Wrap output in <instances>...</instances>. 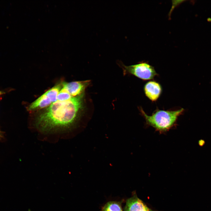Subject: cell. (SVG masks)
Wrapping results in <instances>:
<instances>
[{
	"instance_id": "6da1fadb",
	"label": "cell",
	"mask_w": 211,
	"mask_h": 211,
	"mask_svg": "<svg viewBox=\"0 0 211 211\" xmlns=\"http://www.w3.org/2000/svg\"><path fill=\"white\" fill-rule=\"evenodd\" d=\"M85 108V93L73 96L59 91L55 101L37 117V128L43 132L71 127Z\"/></svg>"
},
{
	"instance_id": "7a4b0ae2",
	"label": "cell",
	"mask_w": 211,
	"mask_h": 211,
	"mask_svg": "<svg viewBox=\"0 0 211 211\" xmlns=\"http://www.w3.org/2000/svg\"><path fill=\"white\" fill-rule=\"evenodd\" d=\"M140 110L146 124L153 127L160 133H163L176 125L178 117L182 114L184 109L181 108L175 110H157L151 115L146 114L141 108Z\"/></svg>"
},
{
	"instance_id": "3957f363",
	"label": "cell",
	"mask_w": 211,
	"mask_h": 211,
	"mask_svg": "<svg viewBox=\"0 0 211 211\" xmlns=\"http://www.w3.org/2000/svg\"><path fill=\"white\" fill-rule=\"evenodd\" d=\"M124 73H128L144 80L153 79L157 74L154 68L146 62L126 66L122 65Z\"/></svg>"
},
{
	"instance_id": "277c9868",
	"label": "cell",
	"mask_w": 211,
	"mask_h": 211,
	"mask_svg": "<svg viewBox=\"0 0 211 211\" xmlns=\"http://www.w3.org/2000/svg\"><path fill=\"white\" fill-rule=\"evenodd\" d=\"M61 82L47 90L31 103L28 109L33 111L45 108L56 100L61 86Z\"/></svg>"
},
{
	"instance_id": "5b68a950",
	"label": "cell",
	"mask_w": 211,
	"mask_h": 211,
	"mask_svg": "<svg viewBox=\"0 0 211 211\" xmlns=\"http://www.w3.org/2000/svg\"><path fill=\"white\" fill-rule=\"evenodd\" d=\"M124 211H157L149 208L137 197L135 191L132 193L131 197L127 199Z\"/></svg>"
},
{
	"instance_id": "8992f818",
	"label": "cell",
	"mask_w": 211,
	"mask_h": 211,
	"mask_svg": "<svg viewBox=\"0 0 211 211\" xmlns=\"http://www.w3.org/2000/svg\"><path fill=\"white\" fill-rule=\"evenodd\" d=\"M144 90L146 96L152 101H155L161 93V88L158 83L151 81L146 84Z\"/></svg>"
},
{
	"instance_id": "52a82bcc",
	"label": "cell",
	"mask_w": 211,
	"mask_h": 211,
	"mask_svg": "<svg viewBox=\"0 0 211 211\" xmlns=\"http://www.w3.org/2000/svg\"><path fill=\"white\" fill-rule=\"evenodd\" d=\"M122 200L110 201L107 202L102 208V211H123L122 204Z\"/></svg>"
},
{
	"instance_id": "ba28073f",
	"label": "cell",
	"mask_w": 211,
	"mask_h": 211,
	"mask_svg": "<svg viewBox=\"0 0 211 211\" xmlns=\"http://www.w3.org/2000/svg\"><path fill=\"white\" fill-rule=\"evenodd\" d=\"M205 143V141L203 139L200 140L198 142L199 145L200 146H203L204 145Z\"/></svg>"
},
{
	"instance_id": "9c48e42d",
	"label": "cell",
	"mask_w": 211,
	"mask_h": 211,
	"mask_svg": "<svg viewBox=\"0 0 211 211\" xmlns=\"http://www.w3.org/2000/svg\"><path fill=\"white\" fill-rule=\"evenodd\" d=\"M2 135V134H1V132L0 131V139H1V138L2 137V135Z\"/></svg>"
},
{
	"instance_id": "30bf717a",
	"label": "cell",
	"mask_w": 211,
	"mask_h": 211,
	"mask_svg": "<svg viewBox=\"0 0 211 211\" xmlns=\"http://www.w3.org/2000/svg\"><path fill=\"white\" fill-rule=\"evenodd\" d=\"M3 94V92L1 91H0V96L2 95Z\"/></svg>"
}]
</instances>
